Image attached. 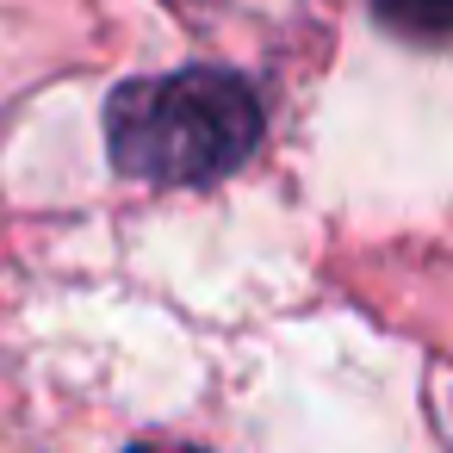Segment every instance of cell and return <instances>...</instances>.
<instances>
[{
    "label": "cell",
    "instance_id": "6da1fadb",
    "mask_svg": "<svg viewBox=\"0 0 453 453\" xmlns=\"http://www.w3.org/2000/svg\"><path fill=\"white\" fill-rule=\"evenodd\" d=\"M261 143V100L236 69H174L106 100L112 168L143 187H211Z\"/></svg>",
    "mask_w": 453,
    "mask_h": 453
},
{
    "label": "cell",
    "instance_id": "7a4b0ae2",
    "mask_svg": "<svg viewBox=\"0 0 453 453\" xmlns=\"http://www.w3.org/2000/svg\"><path fill=\"white\" fill-rule=\"evenodd\" d=\"M372 19L410 44H453V0H372Z\"/></svg>",
    "mask_w": 453,
    "mask_h": 453
},
{
    "label": "cell",
    "instance_id": "3957f363",
    "mask_svg": "<svg viewBox=\"0 0 453 453\" xmlns=\"http://www.w3.org/2000/svg\"><path fill=\"white\" fill-rule=\"evenodd\" d=\"M125 453H199V447H180V441H137V447H125Z\"/></svg>",
    "mask_w": 453,
    "mask_h": 453
}]
</instances>
